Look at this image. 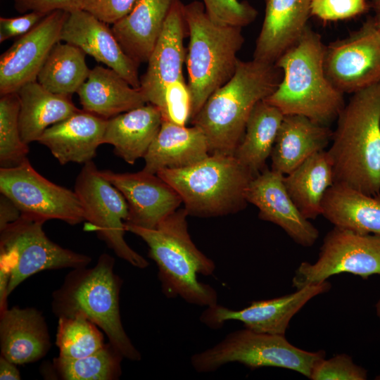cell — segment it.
<instances>
[{"label": "cell", "instance_id": "obj_20", "mask_svg": "<svg viewBox=\"0 0 380 380\" xmlns=\"http://www.w3.org/2000/svg\"><path fill=\"white\" fill-rule=\"evenodd\" d=\"M312 0H265V12L253 59L275 63L308 27Z\"/></svg>", "mask_w": 380, "mask_h": 380}, {"label": "cell", "instance_id": "obj_35", "mask_svg": "<svg viewBox=\"0 0 380 380\" xmlns=\"http://www.w3.org/2000/svg\"><path fill=\"white\" fill-rule=\"evenodd\" d=\"M20 101L17 92L1 96L0 166L8 168L27 159L28 144L22 140L19 127Z\"/></svg>", "mask_w": 380, "mask_h": 380}, {"label": "cell", "instance_id": "obj_39", "mask_svg": "<svg viewBox=\"0 0 380 380\" xmlns=\"http://www.w3.org/2000/svg\"><path fill=\"white\" fill-rule=\"evenodd\" d=\"M369 8L366 0H312L310 15L324 22L350 19Z\"/></svg>", "mask_w": 380, "mask_h": 380}, {"label": "cell", "instance_id": "obj_38", "mask_svg": "<svg viewBox=\"0 0 380 380\" xmlns=\"http://www.w3.org/2000/svg\"><path fill=\"white\" fill-rule=\"evenodd\" d=\"M191 100L184 78L169 84L165 94V107L162 113L163 120L185 126L191 121Z\"/></svg>", "mask_w": 380, "mask_h": 380}, {"label": "cell", "instance_id": "obj_11", "mask_svg": "<svg viewBox=\"0 0 380 380\" xmlns=\"http://www.w3.org/2000/svg\"><path fill=\"white\" fill-rule=\"evenodd\" d=\"M0 192L15 203L22 215L44 222L58 220L70 225L84 221L75 191L41 175L28 159L15 167L0 168Z\"/></svg>", "mask_w": 380, "mask_h": 380}, {"label": "cell", "instance_id": "obj_29", "mask_svg": "<svg viewBox=\"0 0 380 380\" xmlns=\"http://www.w3.org/2000/svg\"><path fill=\"white\" fill-rule=\"evenodd\" d=\"M17 94L20 132L27 144L38 141L48 127L80 110L72 103L71 95L53 94L37 80L23 85Z\"/></svg>", "mask_w": 380, "mask_h": 380}, {"label": "cell", "instance_id": "obj_13", "mask_svg": "<svg viewBox=\"0 0 380 380\" xmlns=\"http://www.w3.org/2000/svg\"><path fill=\"white\" fill-rule=\"evenodd\" d=\"M325 75L341 94H354L380 82V30L372 17L349 36L325 46Z\"/></svg>", "mask_w": 380, "mask_h": 380}, {"label": "cell", "instance_id": "obj_23", "mask_svg": "<svg viewBox=\"0 0 380 380\" xmlns=\"http://www.w3.org/2000/svg\"><path fill=\"white\" fill-rule=\"evenodd\" d=\"M210 155L203 131L163 120L161 126L144 156L142 170L157 174L163 169H179L194 165Z\"/></svg>", "mask_w": 380, "mask_h": 380}, {"label": "cell", "instance_id": "obj_1", "mask_svg": "<svg viewBox=\"0 0 380 380\" xmlns=\"http://www.w3.org/2000/svg\"><path fill=\"white\" fill-rule=\"evenodd\" d=\"M327 151L334 184L380 194V82L353 94Z\"/></svg>", "mask_w": 380, "mask_h": 380}, {"label": "cell", "instance_id": "obj_24", "mask_svg": "<svg viewBox=\"0 0 380 380\" xmlns=\"http://www.w3.org/2000/svg\"><path fill=\"white\" fill-rule=\"evenodd\" d=\"M175 0H138L111 30L125 53L137 65L148 62Z\"/></svg>", "mask_w": 380, "mask_h": 380}, {"label": "cell", "instance_id": "obj_17", "mask_svg": "<svg viewBox=\"0 0 380 380\" xmlns=\"http://www.w3.org/2000/svg\"><path fill=\"white\" fill-rule=\"evenodd\" d=\"M184 4L175 0L161 34L148 58L146 72L140 77V89L147 103L156 106L161 115L167 87L184 78L182 66L186 53L184 46L185 27Z\"/></svg>", "mask_w": 380, "mask_h": 380}, {"label": "cell", "instance_id": "obj_34", "mask_svg": "<svg viewBox=\"0 0 380 380\" xmlns=\"http://www.w3.org/2000/svg\"><path fill=\"white\" fill-rule=\"evenodd\" d=\"M105 344L98 327L84 316L58 318L56 345L59 357L81 358L98 351Z\"/></svg>", "mask_w": 380, "mask_h": 380}, {"label": "cell", "instance_id": "obj_26", "mask_svg": "<svg viewBox=\"0 0 380 380\" xmlns=\"http://www.w3.org/2000/svg\"><path fill=\"white\" fill-rule=\"evenodd\" d=\"M84 110L105 119L147 103L140 88L131 86L117 72L96 65L77 91Z\"/></svg>", "mask_w": 380, "mask_h": 380}, {"label": "cell", "instance_id": "obj_15", "mask_svg": "<svg viewBox=\"0 0 380 380\" xmlns=\"http://www.w3.org/2000/svg\"><path fill=\"white\" fill-rule=\"evenodd\" d=\"M331 284L324 281L296 289L283 296L253 301L241 310H232L218 303L207 307L200 321L217 329L230 320L242 322L244 328L261 333L285 335L292 317L314 297L327 293Z\"/></svg>", "mask_w": 380, "mask_h": 380}, {"label": "cell", "instance_id": "obj_44", "mask_svg": "<svg viewBox=\"0 0 380 380\" xmlns=\"http://www.w3.org/2000/svg\"><path fill=\"white\" fill-rule=\"evenodd\" d=\"M11 276V267L8 261L0 256V313L8 309V289Z\"/></svg>", "mask_w": 380, "mask_h": 380}, {"label": "cell", "instance_id": "obj_6", "mask_svg": "<svg viewBox=\"0 0 380 380\" xmlns=\"http://www.w3.org/2000/svg\"><path fill=\"white\" fill-rule=\"evenodd\" d=\"M189 42L186 61L192 118L208 99L234 75L244 42L242 27L215 23L202 2L184 4Z\"/></svg>", "mask_w": 380, "mask_h": 380}, {"label": "cell", "instance_id": "obj_18", "mask_svg": "<svg viewBox=\"0 0 380 380\" xmlns=\"http://www.w3.org/2000/svg\"><path fill=\"white\" fill-rule=\"evenodd\" d=\"M284 177L265 167L251 181L246 201L258 208L260 219L278 225L296 243L310 247L318 239V229L292 201L284 186Z\"/></svg>", "mask_w": 380, "mask_h": 380}, {"label": "cell", "instance_id": "obj_19", "mask_svg": "<svg viewBox=\"0 0 380 380\" xmlns=\"http://www.w3.org/2000/svg\"><path fill=\"white\" fill-rule=\"evenodd\" d=\"M61 41L79 47L117 72L133 87H140L139 65L125 53L108 24L90 13L83 9L69 13Z\"/></svg>", "mask_w": 380, "mask_h": 380}, {"label": "cell", "instance_id": "obj_37", "mask_svg": "<svg viewBox=\"0 0 380 380\" xmlns=\"http://www.w3.org/2000/svg\"><path fill=\"white\" fill-rule=\"evenodd\" d=\"M310 379L312 380H365L367 372L355 364L347 354L319 360L314 366Z\"/></svg>", "mask_w": 380, "mask_h": 380}, {"label": "cell", "instance_id": "obj_10", "mask_svg": "<svg viewBox=\"0 0 380 380\" xmlns=\"http://www.w3.org/2000/svg\"><path fill=\"white\" fill-rule=\"evenodd\" d=\"M45 222L25 215L0 230V256L10 263L8 296L25 279L44 271L87 267L91 257L52 241L43 230Z\"/></svg>", "mask_w": 380, "mask_h": 380}, {"label": "cell", "instance_id": "obj_21", "mask_svg": "<svg viewBox=\"0 0 380 380\" xmlns=\"http://www.w3.org/2000/svg\"><path fill=\"white\" fill-rule=\"evenodd\" d=\"M107 119L80 110L48 127L38 141L47 147L61 165L85 164L93 160L103 144Z\"/></svg>", "mask_w": 380, "mask_h": 380}, {"label": "cell", "instance_id": "obj_47", "mask_svg": "<svg viewBox=\"0 0 380 380\" xmlns=\"http://www.w3.org/2000/svg\"><path fill=\"white\" fill-rule=\"evenodd\" d=\"M376 313L378 318L380 319V299L376 304Z\"/></svg>", "mask_w": 380, "mask_h": 380}, {"label": "cell", "instance_id": "obj_12", "mask_svg": "<svg viewBox=\"0 0 380 380\" xmlns=\"http://www.w3.org/2000/svg\"><path fill=\"white\" fill-rule=\"evenodd\" d=\"M343 272L365 279L380 275V236L334 227L325 236L317 260L313 263L301 262L292 284L298 289Z\"/></svg>", "mask_w": 380, "mask_h": 380}, {"label": "cell", "instance_id": "obj_25", "mask_svg": "<svg viewBox=\"0 0 380 380\" xmlns=\"http://www.w3.org/2000/svg\"><path fill=\"white\" fill-rule=\"evenodd\" d=\"M329 126L300 115H285L272 153L271 169L287 175L312 155L325 150L332 139Z\"/></svg>", "mask_w": 380, "mask_h": 380}, {"label": "cell", "instance_id": "obj_43", "mask_svg": "<svg viewBox=\"0 0 380 380\" xmlns=\"http://www.w3.org/2000/svg\"><path fill=\"white\" fill-rule=\"evenodd\" d=\"M22 213L15 203L7 196H0V230L18 220Z\"/></svg>", "mask_w": 380, "mask_h": 380}, {"label": "cell", "instance_id": "obj_2", "mask_svg": "<svg viewBox=\"0 0 380 380\" xmlns=\"http://www.w3.org/2000/svg\"><path fill=\"white\" fill-rule=\"evenodd\" d=\"M188 215L185 208L177 209L155 228L125 223V229L147 244L148 257L158 267L166 297H179L188 303L209 307L217 303V293L210 285L199 281L197 276L212 275L215 264L193 242L188 232Z\"/></svg>", "mask_w": 380, "mask_h": 380}, {"label": "cell", "instance_id": "obj_42", "mask_svg": "<svg viewBox=\"0 0 380 380\" xmlns=\"http://www.w3.org/2000/svg\"><path fill=\"white\" fill-rule=\"evenodd\" d=\"M46 15L30 11L17 17L0 18V42L22 36L32 29Z\"/></svg>", "mask_w": 380, "mask_h": 380}, {"label": "cell", "instance_id": "obj_32", "mask_svg": "<svg viewBox=\"0 0 380 380\" xmlns=\"http://www.w3.org/2000/svg\"><path fill=\"white\" fill-rule=\"evenodd\" d=\"M85 55L81 49L72 44L58 42L49 53L37 81L53 94L77 93L90 72Z\"/></svg>", "mask_w": 380, "mask_h": 380}, {"label": "cell", "instance_id": "obj_30", "mask_svg": "<svg viewBox=\"0 0 380 380\" xmlns=\"http://www.w3.org/2000/svg\"><path fill=\"white\" fill-rule=\"evenodd\" d=\"M286 189L308 220L322 215V202L334 184V173L327 151H319L284 177Z\"/></svg>", "mask_w": 380, "mask_h": 380}, {"label": "cell", "instance_id": "obj_48", "mask_svg": "<svg viewBox=\"0 0 380 380\" xmlns=\"http://www.w3.org/2000/svg\"><path fill=\"white\" fill-rule=\"evenodd\" d=\"M371 4L374 8L379 7L380 6V0H372Z\"/></svg>", "mask_w": 380, "mask_h": 380}, {"label": "cell", "instance_id": "obj_45", "mask_svg": "<svg viewBox=\"0 0 380 380\" xmlns=\"http://www.w3.org/2000/svg\"><path fill=\"white\" fill-rule=\"evenodd\" d=\"M17 365L8 360L4 356H0V379L1 380H19L20 374L16 367Z\"/></svg>", "mask_w": 380, "mask_h": 380}, {"label": "cell", "instance_id": "obj_14", "mask_svg": "<svg viewBox=\"0 0 380 380\" xmlns=\"http://www.w3.org/2000/svg\"><path fill=\"white\" fill-rule=\"evenodd\" d=\"M68 13L60 10L48 13L1 55V96L15 93L25 84L37 80L51 50L61 42Z\"/></svg>", "mask_w": 380, "mask_h": 380}, {"label": "cell", "instance_id": "obj_36", "mask_svg": "<svg viewBox=\"0 0 380 380\" xmlns=\"http://www.w3.org/2000/svg\"><path fill=\"white\" fill-rule=\"evenodd\" d=\"M202 1L210 18L219 25L243 27L253 23L258 15L257 10L246 1Z\"/></svg>", "mask_w": 380, "mask_h": 380}, {"label": "cell", "instance_id": "obj_4", "mask_svg": "<svg viewBox=\"0 0 380 380\" xmlns=\"http://www.w3.org/2000/svg\"><path fill=\"white\" fill-rule=\"evenodd\" d=\"M281 71L274 63L238 61L232 78L208 99L191 120L204 133L210 154L234 155L252 110L277 89Z\"/></svg>", "mask_w": 380, "mask_h": 380}, {"label": "cell", "instance_id": "obj_31", "mask_svg": "<svg viewBox=\"0 0 380 380\" xmlns=\"http://www.w3.org/2000/svg\"><path fill=\"white\" fill-rule=\"evenodd\" d=\"M284 115L265 100L259 101L247 120L235 158L255 177L266 167Z\"/></svg>", "mask_w": 380, "mask_h": 380}, {"label": "cell", "instance_id": "obj_41", "mask_svg": "<svg viewBox=\"0 0 380 380\" xmlns=\"http://www.w3.org/2000/svg\"><path fill=\"white\" fill-rule=\"evenodd\" d=\"M84 0H13L14 7L20 13L30 11L48 14L55 11L70 13L83 9Z\"/></svg>", "mask_w": 380, "mask_h": 380}, {"label": "cell", "instance_id": "obj_40", "mask_svg": "<svg viewBox=\"0 0 380 380\" xmlns=\"http://www.w3.org/2000/svg\"><path fill=\"white\" fill-rule=\"evenodd\" d=\"M138 0H84L83 10L100 20L113 24L126 15Z\"/></svg>", "mask_w": 380, "mask_h": 380}, {"label": "cell", "instance_id": "obj_27", "mask_svg": "<svg viewBox=\"0 0 380 380\" xmlns=\"http://www.w3.org/2000/svg\"><path fill=\"white\" fill-rule=\"evenodd\" d=\"M162 122L160 109L146 103L108 119L103 144L112 145L118 156L133 165L144 158Z\"/></svg>", "mask_w": 380, "mask_h": 380}, {"label": "cell", "instance_id": "obj_28", "mask_svg": "<svg viewBox=\"0 0 380 380\" xmlns=\"http://www.w3.org/2000/svg\"><path fill=\"white\" fill-rule=\"evenodd\" d=\"M322 215L336 227L380 236V194L369 195L334 184L324 194Z\"/></svg>", "mask_w": 380, "mask_h": 380}, {"label": "cell", "instance_id": "obj_33", "mask_svg": "<svg viewBox=\"0 0 380 380\" xmlns=\"http://www.w3.org/2000/svg\"><path fill=\"white\" fill-rule=\"evenodd\" d=\"M124 357L110 343L98 351L77 359L57 357L53 367L64 380H117L122 375Z\"/></svg>", "mask_w": 380, "mask_h": 380}, {"label": "cell", "instance_id": "obj_16", "mask_svg": "<svg viewBox=\"0 0 380 380\" xmlns=\"http://www.w3.org/2000/svg\"><path fill=\"white\" fill-rule=\"evenodd\" d=\"M100 174L118 189L129 208L125 223L153 229L182 203L179 194L156 174L144 170L137 172H115L100 170Z\"/></svg>", "mask_w": 380, "mask_h": 380}, {"label": "cell", "instance_id": "obj_49", "mask_svg": "<svg viewBox=\"0 0 380 380\" xmlns=\"http://www.w3.org/2000/svg\"><path fill=\"white\" fill-rule=\"evenodd\" d=\"M375 379H376V380H380V375L376 376Z\"/></svg>", "mask_w": 380, "mask_h": 380}, {"label": "cell", "instance_id": "obj_46", "mask_svg": "<svg viewBox=\"0 0 380 380\" xmlns=\"http://www.w3.org/2000/svg\"><path fill=\"white\" fill-rule=\"evenodd\" d=\"M375 14L372 16L376 27L380 30V6L374 8Z\"/></svg>", "mask_w": 380, "mask_h": 380}, {"label": "cell", "instance_id": "obj_22", "mask_svg": "<svg viewBox=\"0 0 380 380\" xmlns=\"http://www.w3.org/2000/svg\"><path fill=\"white\" fill-rule=\"evenodd\" d=\"M50 348L48 327L38 310L15 306L0 313L1 355L23 365L42 359Z\"/></svg>", "mask_w": 380, "mask_h": 380}, {"label": "cell", "instance_id": "obj_8", "mask_svg": "<svg viewBox=\"0 0 380 380\" xmlns=\"http://www.w3.org/2000/svg\"><path fill=\"white\" fill-rule=\"evenodd\" d=\"M325 351L310 352L296 347L285 335L243 329L228 334L213 347L191 357L198 373L213 372L231 362L251 369L272 367L295 371L310 379L315 365L325 357Z\"/></svg>", "mask_w": 380, "mask_h": 380}, {"label": "cell", "instance_id": "obj_5", "mask_svg": "<svg viewBox=\"0 0 380 380\" xmlns=\"http://www.w3.org/2000/svg\"><path fill=\"white\" fill-rule=\"evenodd\" d=\"M115 259L102 253L92 267L72 269L52 293L51 309L58 318L81 315L99 327L109 343L130 361H139L140 352L124 329L120 312L122 284L114 272Z\"/></svg>", "mask_w": 380, "mask_h": 380}, {"label": "cell", "instance_id": "obj_9", "mask_svg": "<svg viewBox=\"0 0 380 380\" xmlns=\"http://www.w3.org/2000/svg\"><path fill=\"white\" fill-rule=\"evenodd\" d=\"M74 191L84 210V229L96 232L120 258L131 265L140 269L148 267V262L125 240V222L129 217L125 197L100 174L93 160L84 164Z\"/></svg>", "mask_w": 380, "mask_h": 380}, {"label": "cell", "instance_id": "obj_7", "mask_svg": "<svg viewBox=\"0 0 380 380\" xmlns=\"http://www.w3.org/2000/svg\"><path fill=\"white\" fill-rule=\"evenodd\" d=\"M182 198L189 215L210 217L236 213L246 204L255 177L234 155L213 153L190 166L157 172Z\"/></svg>", "mask_w": 380, "mask_h": 380}, {"label": "cell", "instance_id": "obj_3", "mask_svg": "<svg viewBox=\"0 0 380 380\" xmlns=\"http://www.w3.org/2000/svg\"><path fill=\"white\" fill-rule=\"evenodd\" d=\"M325 46L322 37L309 27L275 62L281 80L266 102L285 115H304L329 125L345 106L343 94L327 79L324 68Z\"/></svg>", "mask_w": 380, "mask_h": 380}]
</instances>
